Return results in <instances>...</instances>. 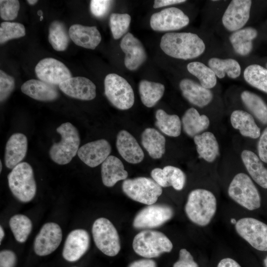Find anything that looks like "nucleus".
<instances>
[{
  "label": "nucleus",
  "instance_id": "obj_18",
  "mask_svg": "<svg viewBox=\"0 0 267 267\" xmlns=\"http://www.w3.org/2000/svg\"><path fill=\"white\" fill-rule=\"evenodd\" d=\"M89 243V235L86 230L77 229L72 231L64 243L63 258L69 262L78 261L88 250Z\"/></svg>",
  "mask_w": 267,
  "mask_h": 267
},
{
  "label": "nucleus",
  "instance_id": "obj_22",
  "mask_svg": "<svg viewBox=\"0 0 267 267\" xmlns=\"http://www.w3.org/2000/svg\"><path fill=\"white\" fill-rule=\"evenodd\" d=\"M179 88L183 97L190 103L199 107L207 106L213 98V93L209 89L189 79L181 80Z\"/></svg>",
  "mask_w": 267,
  "mask_h": 267
},
{
  "label": "nucleus",
  "instance_id": "obj_52",
  "mask_svg": "<svg viewBox=\"0 0 267 267\" xmlns=\"http://www.w3.org/2000/svg\"><path fill=\"white\" fill-rule=\"evenodd\" d=\"M0 242L1 243L4 236V232L1 226H0Z\"/></svg>",
  "mask_w": 267,
  "mask_h": 267
},
{
  "label": "nucleus",
  "instance_id": "obj_24",
  "mask_svg": "<svg viewBox=\"0 0 267 267\" xmlns=\"http://www.w3.org/2000/svg\"><path fill=\"white\" fill-rule=\"evenodd\" d=\"M68 32L70 39L76 45L86 48L95 49L101 40L100 33L96 26L74 24Z\"/></svg>",
  "mask_w": 267,
  "mask_h": 267
},
{
  "label": "nucleus",
  "instance_id": "obj_8",
  "mask_svg": "<svg viewBox=\"0 0 267 267\" xmlns=\"http://www.w3.org/2000/svg\"><path fill=\"white\" fill-rule=\"evenodd\" d=\"M105 94L110 102L120 110L131 108L134 102L133 89L128 81L115 74H108L104 79Z\"/></svg>",
  "mask_w": 267,
  "mask_h": 267
},
{
  "label": "nucleus",
  "instance_id": "obj_42",
  "mask_svg": "<svg viewBox=\"0 0 267 267\" xmlns=\"http://www.w3.org/2000/svg\"><path fill=\"white\" fill-rule=\"evenodd\" d=\"M26 34L24 26L17 22H3L0 25V43L24 37Z\"/></svg>",
  "mask_w": 267,
  "mask_h": 267
},
{
  "label": "nucleus",
  "instance_id": "obj_58",
  "mask_svg": "<svg viewBox=\"0 0 267 267\" xmlns=\"http://www.w3.org/2000/svg\"><path fill=\"white\" fill-rule=\"evenodd\" d=\"M266 66H267V64H266Z\"/></svg>",
  "mask_w": 267,
  "mask_h": 267
},
{
  "label": "nucleus",
  "instance_id": "obj_28",
  "mask_svg": "<svg viewBox=\"0 0 267 267\" xmlns=\"http://www.w3.org/2000/svg\"><path fill=\"white\" fill-rule=\"evenodd\" d=\"M232 126L238 130L245 137L257 138L261 135L260 129L258 127L253 116L241 110L233 111L230 116Z\"/></svg>",
  "mask_w": 267,
  "mask_h": 267
},
{
  "label": "nucleus",
  "instance_id": "obj_10",
  "mask_svg": "<svg viewBox=\"0 0 267 267\" xmlns=\"http://www.w3.org/2000/svg\"><path fill=\"white\" fill-rule=\"evenodd\" d=\"M237 233L255 249L267 251V224L253 218H243L235 224Z\"/></svg>",
  "mask_w": 267,
  "mask_h": 267
},
{
  "label": "nucleus",
  "instance_id": "obj_3",
  "mask_svg": "<svg viewBox=\"0 0 267 267\" xmlns=\"http://www.w3.org/2000/svg\"><path fill=\"white\" fill-rule=\"evenodd\" d=\"M61 135V140L50 147L51 159L59 165H65L76 156L79 149L80 137L77 129L69 122L61 124L56 129Z\"/></svg>",
  "mask_w": 267,
  "mask_h": 267
},
{
  "label": "nucleus",
  "instance_id": "obj_2",
  "mask_svg": "<svg viewBox=\"0 0 267 267\" xmlns=\"http://www.w3.org/2000/svg\"><path fill=\"white\" fill-rule=\"evenodd\" d=\"M188 218L199 226L208 225L217 210V200L214 194L204 189L191 191L187 198L184 208Z\"/></svg>",
  "mask_w": 267,
  "mask_h": 267
},
{
  "label": "nucleus",
  "instance_id": "obj_19",
  "mask_svg": "<svg viewBox=\"0 0 267 267\" xmlns=\"http://www.w3.org/2000/svg\"><path fill=\"white\" fill-rule=\"evenodd\" d=\"M58 87L63 93L74 98L91 100L96 96L95 85L86 77H71Z\"/></svg>",
  "mask_w": 267,
  "mask_h": 267
},
{
  "label": "nucleus",
  "instance_id": "obj_21",
  "mask_svg": "<svg viewBox=\"0 0 267 267\" xmlns=\"http://www.w3.org/2000/svg\"><path fill=\"white\" fill-rule=\"evenodd\" d=\"M28 147V140L22 133L13 134L7 140L5 149L4 163L8 169H13L25 158Z\"/></svg>",
  "mask_w": 267,
  "mask_h": 267
},
{
  "label": "nucleus",
  "instance_id": "obj_33",
  "mask_svg": "<svg viewBox=\"0 0 267 267\" xmlns=\"http://www.w3.org/2000/svg\"><path fill=\"white\" fill-rule=\"evenodd\" d=\"M138 89L142 103L147 107H152L163 96L165 87L159 83L143 80L139 83Z\"/></svg>",
  "mask_w": 267,
  "mask_h": 267
},
{
  "label": "nucleus",
  "instance_id": "obj_49",
  "mask_svg": "<svg viewBox=\"0 0 267 267\" xmlns=\"http://www.w3.org/2000/svg\"><path fill=\"white\" fill-rule=\"evenodd\" d=\"M129 267H156V264L152 260L142 259L133 262Z\"/></svg>",
  "mask_w": 267,
  "mask_h": 267
},
{
  "label": "nucleus",
  "instance_id": "obj_53",
  "mask_svg": "<svg viewBox=\"0 0 267 267\" xmlns=\"http://www.w3.org/2000/svg\"><path fill=\"white\" fill-rule=\"evenodd\" d=\"M26 1L29 4L31 5H34L38 2V0H27Z\"/></svg>",
  "mask_w": 267,
  "mask_h": 267
},
{
  "label": "nucleus",
  "instance_id": "obj_44",
  "mask_svg": "<svg viewBox=\"0 0 267 267\" xmlns=\"http://www.w3.org/2000/svg\"><path fill=\"white\" fill-rule=\"evenodd\" d=\"M15 87L13 77L0 70V100H5L12 92Z\"/></svg>",
  "mask_w": 267,
  "mask_h": 267
},
{
  "label": "nucleus",
  "instance_id": "obj_26",
  "mask_svg": "<svg viewBox=\"0 0 267 267\" xmlns=\"http://www.w3.org/2000/svg\"><path fill=\"white\" fill-rule=\"evenodd\" d=\"M101 174L102 182L107 187L113 186L118 181L126 179L128 176L122 162L113 155L102 163Z\"/></svg>",
  "mask_w": 267,
  "mask_h": 267
},
{
  "label": "nucleus",
  "instance_id": "obj_9",
  "mask_svg": "<svg viewBox=\"0 0 267 267\" xmlns=\"http://www.w3.org/2000/svg\"><path fill=\"white\" fill-rule=\"evenodd\" d=\"M92 234L96 246L107 256L117 255L121 249L120 237L113 223L107 219L96 220L92 226Z\"/></svg>",
  "mask_w": 267,
  "mask_h": 267
},
{
  "label": "nucleus",
  "instance_id": "obj_36",
  "mask_svg": "<svg viewBox=\"0 0 267 267\" xmlns=\"http://www.w3.org/2000/svg\"><path fill=\"white\" fill-rule=\"evenodd\" d=\"M209 67L220 79L223 78L225 74L232 79H235L241 73V67L239 63L232 58L222 59L213 57L208 61Z\"/></svg>",
  "mask_w": 267,
  "mask_h": 267
},
{
  "label": "nucleus",
  "instance_id": "obj_38",
  "mask_svg": "<svg viewBox=\"0 0 267 267\" xmlns=\"http://www.w3.org/2000/svg\"><path fill=\"white\" fill-rule=\"evenodd\" d=\"M187 69L190 73L198 79L202 87L210 89L216 85V74L204 64L198 61L192 62L188 64Z\"/></svg>",
  "mask_w": 267,
  "mask_h": 267
},
{
  "label": "nucleus",
  "instance_id": "obj_51",
  "mask_svg": "<svg viewBox=\"0 0 267 267\" xmlns=\"http://www.w3.org/2000/svg\"><path fill=\"white\" fill-rule=\"evenodd\" d=\"M217 267H241L235 260L226 258L222 259L218 264Z\"/></svg>",
  "mask_w": 267,
  "mask_h": 267
},
{
  "label": "nucleus",
  "instance_id": "obj_54",
  "mask_svg": "<svg viewBox=\"0 0 267 267\" xmlns=\"http://www.w3.org/2000/svg\"><path fill=\"white\" fill-rule=\"evenodd\" d=\"M230 222H231L232 224H235L237 222V221H236V220L234 218H231V219H230Z\"/></svg>",
  "mask_w": 267,
  "mask_h": 267
},
{
  "label": "nucleus",
  "instance_id": "obj_23",
  "mask_svg": "<svg viewBox=\"0 0 267 267\" xmlns=\"http://www.w3.org/2000/svg\"><path fill=\"white\" fill-rule=\"evenodd\" d=\"M152 179L161 187L172 186L177 190H181L185 183L186 177L178 168L167 166L163 169L156 168L151 172Z\"/></svg>",
  "mask_w": 267,
  "mask_h": 267
},
{
  "label": "nucleus",
  "instance_id": "obj_25",
  "mask_svg": "<svg viewBox=\"0 0 267 267\" xmlns=\"http://www.w3.org/2000/svg\"><path fill=\"white\" fill-rule=\"evenodd\" d=\"M21 90L29 97L39 101H50L59 96L56 89L52 85L35 79L29 80L24 83Z\"/></svg>",
  "mask_w": 267,
  "mask_h": 267
},
{
  "label": "nucleus",
  "instance_id": "obj_57",
  "mask_svg": "<svg viewBox=\"0 0 267 267\" xmlns=\"http://www.w3.org/2000/svg\"><path fill=\"white\" fill-rule=\"evenodd\" d=\"M0 172H1V170H2V163H1V161H0Z\"/></svg>",
  "mask_w": 267,
  "mask_h": 267
},
{
  "label": "nucleus",
  "instance_id": "obj_37",
  "mask_svg": "<svg viewBox=\"0 0 267 267\" xmlns=\"http://www.w3.org/2000/svg\"><path fill=\"white\" fill-rule=\"evenodd\" d=\"M70 36L64 24L59 21L51 23L48 30V41L54 49L58 51H64L67 48Z\"/></svg>",
  "mask_w": 267,
  "mask_h": 267
},
{
  "label": "nucleus",
  "instance_id": "obj_14",
  "mask_svg": "<svg viewBox=\"0 0 267 267\" xmlns=\"http://www.w3.org/2000/svg\"><path fill=\"white\" fill-rule=\"evenodd\" d=\"M62 237V230L58 224L52 222L45 223L34 240L36 254L40 256L51 254L60 245Z\"/></svg>",
  "mask_w": 267,
  "mask_h": 267
},
{
  "label": "nucleus",
  "instance_id": "obj_45",
  "mask_svg": "<svg viewBox=\"0 0 267 267\" xmlns=\"http://www.w3.org/2000/svg\"><path fill=\"white\" fill-rule=\"evenodd\" d=\"M111 2L108 0H92L90 2V11L95 17H102L108 11Z\"/></svg>",
  "mask_w": 267,
  "mask_h": 267
},
{
  "label": "nucleus",
  "instance_id": "obj_6",
  "mask_svg": "<svg viewBox=\"0 0 267 267\" xmlns=\"http://www.w3.org/2000/svg\"><path fill=\"white\" fill-rule=\"evenodd\" d=\"M228 194L235 202L249 210H254L261 206L259 192L246 174L240 173L234 176L229 185Z\"/></svg>",
  "mask_w": 267,
  "mask_h": 267
},
{
  "label": "nucleus",
  "instance_id": "obj_5",
  "mask_svg": "<svg viewBox=\"0 0 267 267\" xmlns=\"http://www.w3.org/2000/svg\"><path fill=\"white\" fill-rule=\"evenodd\" d=\"M173 244L162 232L153 230H144L137 233L133 241L134 251L138 255L147 259L155 258L165 252H170Z\"/></svg>",
  "mask_w": 267,
  "mask_h": 267
},
{
  "label": "nucleus",
  "instance_id": "obj_46",
  "mask_svg": "<svg viewBox=\"0 0 267 267\" xmlns=\"http://www.w3.org/2000/svg\"><path fill=\"white\" fill-rule=\"evenodd\" d=\"M173 267H198V266L194 261L190 252L185 249H181L179 253V259L174 264Z\"/></svg>",
  "mask_w": 267,
  "mask_h": 267
},
{
  "label": "nucleus",
  "instance_id": "obj_13",
  "mask_svg": "<svg viewBox=\"0 0 267 267\" xmlns=\"http://www.w3.org/2000/svg\"><path fill=\"white\" fill-rule=\"evenodd\" d=\"M35 72L41 80L52 85H59L72 77L66 66L53 58H45L37 64Z\"/></svg>",
  "mask_w": 267,
  "mask_h": 267
},
{
  "label": "nucleus",
  "instance_id": "obj_55",
  "mask_svg": "<svg viewBox=\"0 0 267 267\" xmlns=\"http://www.w3.org/2000/svg\"><path fill=\"white\" fill-rule=\"evenodd\" d=\"M264 264H265V267H267V256L264 260Z\"/></svg>",
  "mask_w": 267,
  "mask_h": 267
},
{
  "label": "nucleus",
  "instance_id": "obj_17",
  "mask_svg": "<svg viewBox=\"0 0 267 267\" xmlns=\"http://www.w3.org/2000/svg\"><path fill=\"white\" fill-rule=\"evenodd\" d=\"M120 47L125 54V65L130 70L138 69L146 59V53L142 44L131 33H128L122 38Z\"/></svg>",
  "mask_w": 267,
  "mask_h": 267
},
{
  "label": "nucleus",
  "instance_id": "obj_4",
  "mask_svg": "<svg viewBox=\"0 0 267 267\" xmlns=\"http://www.w3.org/2000/svg\"><path fill=\"white\" fill-rule=\"evenodd\" d=\"M8 186L13 195L20 201L26 203L35 197L37 185L33 170L27 162H21L7 176Z\"/></svg>",
  "mask_w": 267,
  "mask_h": 267
},
{
  "label": "nucleus",
  "instance_id": "obj_27",
  "mask_svg": "<svg viewBox=\"0 0 267 267\" xmlns=\"http://www.w3.org/2000/svg\"><path fill=\"white\" fill-rule=\"evenodd\" d=\"M242 162L253 180L259 185L267 188V169L253 152L243 150L241 154Z\"/></svg>",
  "mask_w": 267,
  "mask_h": 267
},
{
  "label": "nucleus",
  "instance_id": "obj_40",
  "mask_svg": "<svg viewBox=\"0 0 267 267\" xmlns=\"http://www.w3.org/2000/svg\"><path fill=\"white\" fill-rule=\"evenodd\" d=\"M9 224L16 241L20 243L25 242L32 229L30 219L23 215H15L10 218Z\"/></svg>",
  "mask_w": 267,
  "mask_h": 267
},
{
  "label": "nucleus",
  "instance_id": "obj_15",
  "mask_svg": "<svg viewBox=\"0 0 267 267\" xmlns=\"http://www.w3.org/2000/svg\"><path fill=\"white\" fill-rule=\"evenodd\" d=\"M251 4L250 0H231L222 16L224 27L229 31L241 29L249 19Z\"/></svg>",
  "mask_w": 267,
  "mask_h": 267
},
{
  "label": "nucleus",
  "instance_id": "obj_35",
  "mask_svg": "<svg viewBox=\"0 0 267 267\" xmlns=\"http://www.w3.org/2000/svg\"><path fill=\"white\" fill-rule=\"evenodd\" d=\"M241 98L246 108L263 124L267 125V105L257 94L243 91Z\"/></svg>",
  "mask_w": 267,
  "mask_h": 267
},
{
  "label": "nucleus",
  "instance_id": "obj_41",
  "mask_svg": "<svg viewBox=\"0 0 267 267\" xmlns=\"http://www.w3.org/2000/svg\"><path fill=\"white\" fill-rule=\"evenodd\" d=\"M131 21L130 15L127 13H112L109 19L110 28L113 38L117 40L128 31Z\"/></svg>",
  "mask_w": 267,
  "mask_h": 267
},
{
  "label": "nucleus",
  "instance_id": "obj_43",
  "mask_svg": "<svg viewBox=\"0 0 267 267\" xmlns=\"http://www.w3.org/2000/svg\"><path fill=\"white\" fill-rule=\"evenodd\" d=\"M20 3L17 0H0V16L4 20H12L18 14Z\"/></svg>",
  "mask_w": 267,
  "mask_h": 267
},
{
  "label": "nucleus",
  "instance_id": "obj_11",
  "mask_svg": "<svg viewBox=\"0 0 267 267\" xmlns=\"http://www.w3.org/2000/svg\"><path fill=\"white\" fill-rule=\"evenodd\" d=\"M173 214V210L169 206L154 204L148 205L137 213L133 221V226L137 229L157 227L170 220Z\"/></svg>",
  "mask_w": 267,
  "mask_h": 267
},
{
  "label": "nucleus",
  "instance_id": "obj_12",
  "mask_svg": "<svg viewBox=\"0 0 267 267\" xmlns=\"http://www.w3.org/2000/svg\"><path fill=\"white\" fill-rule=\"evenodd\" d=\"M188 17L180 9L171 7L153 14L150 18L151 28L156 31L177 30L187 26Z\"/></svg>",
  "mask_w": 267,
  "mask_h": 267
},
{
  "label": "nucleus",
  "instance_id": "obj_47",
  "mask_svg": "<svg viewBox=\"0 0 267 267\" xmlns=\"http://www.w3.org/2000/svg\"><path fill=\"white\" fill-rule=\"evenodd\" d=\"M16 257L14 252L4 250L0 252V267H14Z\"/></svg>",
  "mask_w": 267,
  "mask_h": 267
},
{
  "label": "nucleus",
  "instance_id": "obj_29",
  "mask_svg": "<svg viewBox=\"0 0 267 267\" xmlns=\"http://www.w3.org/2000/svg\"><path fill=\"white\" fill-rule=\"evenodd\" d=\"M193 138L199 157L209 163L214 161L219 154V146L215 135L206 132Z\"/></svg>",
  "mask_w": 267,
  "mask_h": 267
},
{
  "label": "nucleus",
  "instance_id": "obj_32",
  "mask_svg": "<svg viewBox=\"0 0 267 267\" xmlns=\"http://www.w3.org/2000/svg\"><path fill=\"white\" fill-rule=\"evenodd\" d=\"M257 35V31L249 27L235 31L229 39L235 51L241 55L245 56L252 51V41Z\"/></svg>",
  "mask_w": 267,
  "mask_h": 267
},
{
  "label": "nucleus",
  "instance_id": "obj_34",
  "mask_svg": "<svg viewBox=\"0 0 267 267\" xmlns=\"http://www.w3.org/2000/svg\"><path fill=\"white\" fill-rule=\"evenodd\" d=\"M155 126L164 134L177 137L181 133V123L177 115L168 114L164 110L158 109L155 114Z\"/></svg>",
  "mask_w": 267,
  "mask_h": 267
},
{
  "label": "nucleus",
  "instance_id": "obj_56",
  "mask_svg": "<svg viewBox=\"0 0 267 267\" xmlns=\"http://www.w3.org/2000/svg\"><path fill=\"white\" fill-rule=\"evenodd\" d=\"M38 14L39 15H40L41 16H42V11L41 10L38 11Z\"/></svg>",
  "mask_w": 267,
  "mask_h": 267
},
{
  "label": "nucleus",
  "instance_id": "obj_7",
  "mask_svg": "<svg viewBox=\"0 0 267 267\" xmlns=\"http://www.w3.org/2000/svg\"><path fill=\"white\" fill-rule=\"evenodd\" d=\"M122 188L130 198L147 205L154 204L162 193V187L153 179L146 177L126 179L123 182Z\"/></svg>",
  "mask_w": 267,
  "mask_h": 267
},
{
  "label": "nucleus",
  "instance_id": "obj_48",
  "mask_svg": "<svg viewBox=\"0 0 267 267\" xmlns=\"http://www.w3.org/2000/svg\"><path fill=\"white\" fill-rule=\"evenodd\" d=\"M258 152L260 159L267 163V127L263 131L260 137Z\"/></svg>",
  "mask_w": 267,
  "mask_h": 267
},
{
  "label": "nucleus",
  "instance_id": "obj_20",
  "mask_svg": "<svg viewBox=\"0 0 267 267\" xmlns=\"http://www.w3.org/2000/svg\"><path fill=\"white\" fill-rule=\"evenodd\" d=\"M116 147L122 157L131 164L141 162L144 157V152L135 138L128 131L121 130L116 139Z\"/></svg>",
  "mask_w": 267,
  "mask_h": 267
},
{
  "label": "nucleus",
  "instance_id": "obj_50",
  "mask_svg": "<svg viewBox=\"0 0 267 267\" xmlns=\"http://www.w3.org/2000/svg\"><path fill=\"white\" fill-rule=\"evenodd\" d=\"M185 1V0H155L154 2L153 7L157 8L167 5L183 3Z\"/></svg>",
  "mask_w": 267,
  "mask_h": 267
},
{
  "label": "nucleus",
  "instance_id": "obj_16",
  "mask_svg": "<svg viewBox=\"0 0 267 267\" xmlns=\"http://www.w3.org/2000/svg\"><path fill=\"white\" fill-rule=\"evenodd\" d=\"M111 151L108 141L100 139L83 145L79 148L77 154L85 164L93 168L102 164L110 156Z\"/></svg>",
  "mask_w": 267,
  "mask_h": 267
},
{
  "label": "nucleus",
  "instance_id": "obj_1",
  "mask_svg": "<svg viewBox=\"0 0 267 267\" xmlns=\"http://www.w3.org/2000/svg\"><path fill=\"white\" fill-rule=\"evenodd\" d=\"M160 47L168 55L184 60L195 58L205 50L203 41L192 33H168L161 39Z\"/></svg>",
  "mask_w": 267,
  "mask_h": 267
},
{
  "label": "nucleus",
  "instance_id": "obj_39",
  "mask_svg": "<svg viewBox=\"0 0 267 267\" xmlns=\"http://www.w3.org/2000/svg\"><path fill=\"white\" fill-rule=\"evenodd\" d=\"M246 81L253 87L267 93V69L258 64H252L244 71Z\"/></svg>",
  "mask_w": 267,
  "mask_h": 267
},
{
  "label": "nucleus",
  "instance_id": "obj_31",
  "mask_svg": "<svg viewBox=\"0 0 267 267\" xmlns=\"http://www.w3.org/2000/svg\"><path fill=\"white\" fill-rule=\"evenodd\" d=\"M181 122L184 132L192 137L206 130L210 125L208 117L204 114L200 115L194 108H189L185 111Z\"/></svg>",
  "mask_w": 267,
  "mask_h": 267
},
{
  "label": "nucleus",
  "instance_id": "obj_30",
  "mask_svg": "<svg viewBox=\"0 0 267 267\" xmlns=\"http://www.w3.org/2000/svg\"><path fill=\"white\" fill-rule=\"evenodd\" d=\"M141 144L153 159H159L165 152L166 139L157 130L154 128H146L141 135Z\"/></svg>",
  "mask_w": 267,
  "mask_h": 267
}]
</instances>
